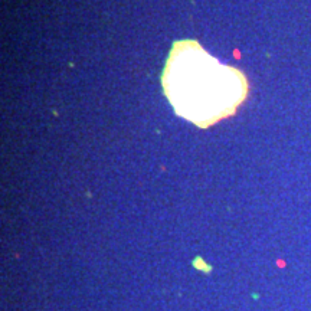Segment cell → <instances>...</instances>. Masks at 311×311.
<instances>
[{
	"instance_id": "obj_1",
	"label": "cell",
	"mask_w": 311,
	"mask_h": 311,
	"mask_svg": "<svg viewBox=\"0 0 311 311\" xmlns=\"http://www.w3.org/2000/svg\"><path fill=\"white\" fill-rule=\"evenodd\" d=\"M163 84L177 114L200 127L235 113L248 92L238 69L219 63L194 43L176 45Z\"/></svg>"
}]
</instances>
